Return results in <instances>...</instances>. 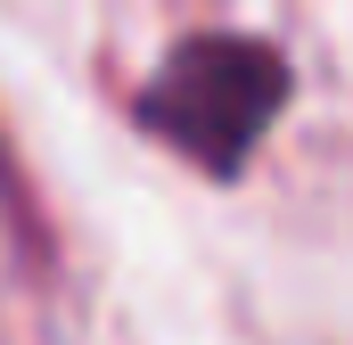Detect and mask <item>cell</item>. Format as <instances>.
<instances>
[{"label": "cell", "mask_w": 353, "mask_h": 345, "mask_svg": "<svg viewBox=\"0 0 353 345\" xmlns=\"http://www.w3.org/2000/svg\"><path fill=\"white\" fill-rule=\"evenodd\" d=\"M279 107H288V58L263 33H189L165 50V66L132 99L140 132L214 181L247 172V157L279 124Z\"/></svg>", "instance_id": "1"}]
</instances>
